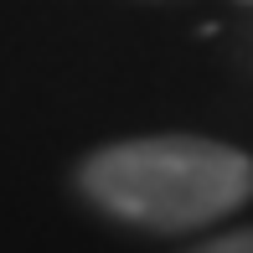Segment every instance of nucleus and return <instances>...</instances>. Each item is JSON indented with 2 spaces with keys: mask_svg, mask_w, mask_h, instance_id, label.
Instances as JSON below:
<instances>
[{
  "mask_svg": "<svg viewBox=\"0 0 253 253\" xmlns=\"http://www.w3.org/2000/svg\"><path fill=\"white\" fill-rule=\"evenodd\" d=\"M78 181L109 217L129 227L191 233L253 197V160L217 140L155 134L88 155Z\"/></svg>",
  "mask_w": 253,
  "mask_h": 253,
  "instance_id": "f257e3e1",
  "label": "nucleus"
},
{
  "mask_svg": "<svg viewBox=\"0 0 253 253\" xmlns=\"http://www.w3.org/2000/svg\"><path fill=\"white\" fill-rule=\"evenodd\" d=\"M191 253H253V227L222 233V238H212V243H202V248H191Z\"/></svg>",
  "mask_w": 253,
  "mask_h": 253,
  "instance_id": "f03ea898",
  "label": "nucleus"
}]
</instances>
